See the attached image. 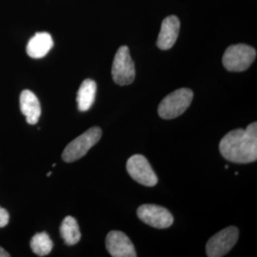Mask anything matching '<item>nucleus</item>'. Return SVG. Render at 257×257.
<instances>
[{"label": "nucleus", "instance_id": "obj_1", "mask_svg": "<svg viewBox=\"0 0 257 257\" xmlns=\"http://www.w3.org/2000/svg\"><path fill=\"white\" fill-rule=\"evenodd\" d=\"M222 156L233 163L247 164L257 159V123L249 124L246 130H233L221 139Z\"/></svg>", "mask_w": 257, "mask_h": 257}, {"label": "nucleus", "instance_id": "obj_2", "mask_svg": "<svg viewBox=\"0 0 257 257\" xmlns=\"http://www.w3.org/2000/svg\"><path fill=\"white\" fill-rule=\"evenodd\" d=\"M191 89L182 88L168 94L158 106V114L163 119H174L181 115L193 101Z\"/></svg>", "mask_w": 257, "mask_h": 257}, {"label": "nucleus", "instance_id": "obj_3", "mask_svg": "<svg viewBox=\"0 0 257 257\" xmlns=\"http://www.w3.org/2000/svg\"><path fill=\"white\" fill-rule=\"evenodd\" d=\"M101 128L92 127L67 145L62 154V159L67 163L74 162L85 156L101 138Z\"/></svg>", "mask_w": 257, "mask_h": 257}, {"label": "nucleus", "instance_id": "obj_4", "mask_svg": "<svg viewBox=\"0 0 257 257\" xmlns=\"http://www.w3.org/2000/svg\"><path fill=\"white\" fill-rule=\"evenodd\" d=\"M256 57V51L246 44H236L229 47L223 55L222 62L230 72L246 71Z\"/></svg>", "mask_w": 257, "mask_h": 257}, {"label": "nucleus", "instance_id": "obj_5", "mask_svg": "<svg viewBox=\"0 0 257 257\" xmlns=\"http://www.w3.org/2000/svg\"><path fill=\"white\" fill-rule=\"evenodd\" d=\"M113 81L120 86L132 84L136 77V67L130 55L127 46H121L116 54L111 67Z\"/></svg>", "mask_w": 257, "mask_h": 257}, {"label": "nucleus", "instance_id": "obj_6", "mask_svg": "<svg viewBox=\"0 0 257 257\" xmlns=\"http://www.w3.org/2000/svg\"><path fill=\"white\" fill-rule=\"evenodd\" d=\"M237 228L230 226L220 230L210 238L206 245V252L209 257H222L226 255L238 240Z\"/></svg>", "mask_w": 257, "mask_h": 257}, {"label": "nucleus", "instance_id": "obj_7", "mask_svg": "<svg viewBox=\"0 0 257 257\" xmlns=\"http://www.w3.org/2000/svg\"><path fill=\"white\" fill-rule=\"evenodd\" d=\"M126 167L128 175L138 183L147 187H154L157 184L156 173L145 156L135 155L130 157Z\"/></svg>", "mask_w": 257, "mask_h": 257}, {"label": "nucleus", "instance_id": "obj_8", "mask_svg": "<svg viewBox=\"0 0 257 257\" xmlns=\"http://www.w3.org/2000/svg\"><path fill=\"white\" fill-rule=\"evenodd\" d=\"M138 218L156 229H167L174 223V216L165 208L146 204L138 208Z\"/></svg>", "mask_w": 257, "mask_h": 257}, {"label": "nucleus", "instance_id": "obj_9", "mask_svg": "<svg viewBox=\"0 0 257 257\" xmlns=\"http://www.w3.org/2000/svg\"><path fill=\"white\" fill-rule=\"evenodd\" d=\"M106 248L111 256L136 257L137 251L128 236L119 230H111L106 238Z\"/></svg>", "mask_w": 257, "mask_h": 257}, {"label": "nucleus", "instance_id": "obj_10", "mask_svg": "<svg viewBox=\"0 0 257 257\" xmlns=\"http://www.w3.org/2000/svg\"><path fill=\"white\" fill-rule=\"evenodd\" d=\"M180 30V21L175 16L166 18L161 24L160 33L156 41V45L161 50H169L175 45Z\"/></svg>", "mask_w": 257, "mask_h": 257}, {"label": "nucleus", "instance_id": "obj_11", "mask_svg": "<svg viewBox=\"0 0 257 257\" xmlns=\"http://www.w3.org/2000/svg\"><path fill=\"white\" fill-rule=\"evenodd\" d=\"M19 103L21 112L25 115L28 123L37 124L41 115V107L37 95L29 90H24L20 94Z\"/></svg>", "mask_w": 257, "mask_h": 257}, {"label": "nucleus", "instance_id": "obj_12", "mask_svg": "<svg viewBox=\"0 0 257 257\" xmlns=\"http://www.w3.org/2000/svg\"><path fill=\"white\" fill-rule=\"evenodd\" d=\"M54 46L53 37L48 33H37L28 42L27 54L32 58H42Z\"/></svg>", "mask_w": 257, "mask_h": 257}, {"label": "nucleus", "instance_id": "obj_13", "mask_svg": "<svg viewBox=\"0 0 257 257\" xmlns=\"http://www.w3.org/2000/svg\"><path fill=\"white\" fill-rule=\"evenodd\" d=\"M96 83L92 79H86L83 81L77 92V106L78 110L86 111L90 110L95 99Z\"/></svg>", "mask_w": 257, "mask_h": 257}, {"label": "nucleus", "instance_id": "obj_14", "mask_svg": "<svg viewBox=\"0 0 257 257\" xmlns=\"http://www.w3.org/2000/svg\"><path fill=\"white\" fill-rule=\"evenodd\" d=\"M60 233L65 243L69 246L77 244L81 238L79 226L73 216L65 217L60 226Z\"/></svg>", "mask_w": 257, "mask_h": 257}, {"label": "nucleus", "instance_id": "obj_15", "mask_svg": "<svg viewBox=\"0 0 257 257\" xmlns=\"http://www.w3.org/2000/svg\"><path fill=\"white\" fill-rule=\"evenodd\" d=\"M54 248V243L47 232H39L31 240V248L38 256L48 255Z\"/></svg>", "mask_w": 257, "mask_h": 257}, {"label": "nucleus", "instance_id": "obj_16", "mask_svg": "<svg viewBox=\"0 0 257 257\" xmlns=\"http://www.w3.org/2000/svg\"><path fill=\"white\" fill-rule=\"evenodd\" d=\"M9 212L0 207V228L6 227L9 223Z\"/></svg>", "mask_w": 257, "mask_h": 257}, {"label": "nucleus", "instance_id": "obj_17", "mask_svg": "<svg viewBox=\"0 0 257 257\" xmlns=\"http://www.w3.org/2000/svg\"><path fill=\"white\" fill-rule=\"evenodd\" d=\"M10 253H8L4 248H1L0 247V257H10Z\"/></svg>", "mask_w": 257, "mask_h": 257}, {"label": "nucleus", "instance_id": "obj_18", "mask_svg": "<svg viewBox=\"0 0 257 257\" xmlns=\"http://www.w3.org/2000/svg\"><path fill=\"white\" fill-rule=\"evenodd\" d=\"M52 175V172H50V173H48V174H47V175H48V176H50V175Z\"/></svg>", "mask_w": 257, "mask_h": 257}]
</instances>
